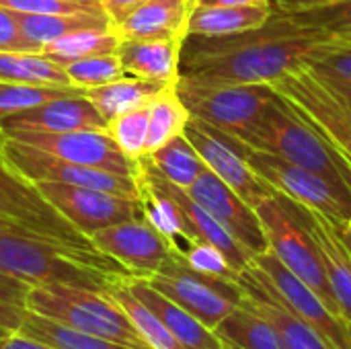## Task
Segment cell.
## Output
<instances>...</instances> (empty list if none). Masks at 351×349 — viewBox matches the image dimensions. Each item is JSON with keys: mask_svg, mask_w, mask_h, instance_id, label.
Instances as JSON below:
<instances>
[{"mask_svg": "<svg viewBox=\"0 0 351 349\" xmlns=\"http://www.w3.org/2000/svg\"><path fill=\"white\" fill-rule=\"evenodd\" d=\"M329 43H333L329 35L271 12L269 21L253 31L224 37L187 35L181 76L220 84H271Z\"/></svg>", "mask_w": 351, "mask_h": 349, "instance_id": "cell-1", "label": "cell"}, {"mask_svg": "<svg viewBox=\"0 0 351 349\" xmlns=\"http://www.w3.org/2000/svg\"><path fill=\"white\" fill-rule=\"evenodd\" d=\"M0 274L29 286L66 284L107 292L132 274L115 263L101 261L19 228H0Z\"/></svg>", "mask_w": 351, "mask_h": 349, "instance_id": "cell-2", "label": "cell"}, {"mask_svg": "<svg viewBox=\"0 0 351 349\" xmlns=\"http://www.w3.org/2000/svg\"><path fill=\"white\" fill-rule=\"evenodd\" d=\"M239 144L323 175L351 191V165L280 95Z\"/></svg>", "mask_w": 351, "mask_h": 349, "instance_id": "cell-3", "label": "cell"}, {"mask_svg": "<svg viewBox=\"0 0 351 349\" xmlns=\"http://www.w3.org/2000/svg\"><path fill=\"white\" fill-rule=\"evenodd\" d=\"M25 309L88 335L105 337L130 348L148 349L128 315L107 292L66 284L31 286Z\"/></svg>", "mask_w": 351, "mask_h": 349, "instance_id": "cell-4", "label": "cell"}, {"mask_svg": "<svg viewBox=\"0 0 351 349\" xmlns=\"http://www.w3.org/2000/svg\"><path fill=\"white\" fill-rule=\"evenodd\" d=\"M255 214L263 228L267 251L304 282L333 313H339L337 300L327 280L321 251L300 214V208L280 193H271L255 206Z\"/></svg>", "mask_w": 351, "mask_h": 349, "instance_id": "cell-5", "label": "cell"}, {"mask_svg": "<svg viewBox=\"0 0 351 349\" xmlns=\"http://www.w3.org/2000/svg\"><path fill=\"white\" fill-rule=\"evenodd\" d=\"M175 88L191 117L237 142L249 134L265 107L278 97L271 84H220L187 76H179Z\"/></svg>", "mask_w": 351, "mask_h": 349, "instance_id": "cell-6", "label": "cell"}, {"mask_svg": "<svg viewBox=\"0 0 351 349\" xmlns=\"http://www.w3.org/2000/svg\"><path fill=\"white\" fill-rule=\"evenodd\" d=\"M271 88L351 165V115L329 78L302 62L276 78Z\"/></svg>", "mask_w": 351, "mask_h": 349, "instance_id": "cell-7", "label": "cell"}, {"mask_svg": "<svg viewBox=\"0 0 351 349\" xmlns=\"http://www.w3.org/2000/svg\"><path fill=\"white\" fill-rule=\"evenodd\" d=\"M239 150L249 167L276 193L284 195L304 210L323 214L333 224L346 230L351 220V191L348 187L302 167L290 165L274 154L259 152L243 144H239Z\"/></svg>", "mask_w": 351, "mask_h": 349, "instance_id": "cell-8", "label": "cell"}, {"mask_svg": "<svg viewBox=\"0 0 351 349\" xmlns=\"http://www.w3.org/2000/svg\"><path fill=\"white\" fill-rule=\"evenodd\" d=\"M0 216L10 220L14 226L56 243L60 247L72 249L76 253L101 259L115 261L95 249L88 237L78 232L66 218H62L37 191V187L21 177L0 154ZM117 263V261H115Z\"/></svg>", "mask_w": 351, "mask_h": 349, "instance_id": "cell-9", "label": "cell"}, {"mask_svg": "<svg viewBox=\"0 0 351 349\" xmlns=\"http://www.w3.org/2000/svg\"><path fill=\"white\" fill-rule=\"evenodd\" d=\"M146 282L212 331L245 300V290L239 280L199 274L185 265L175 251L162 269L146 278Z\"/></svg>", "mask_w": 351, "mask_h": 349, "instance_id": "cell-10", "label": "cell"}, {"mask_svg": "<svg viewBox=\"0 0 351 349\" xmlns=\"http://www.w3.org/2000/svg\"><path fill=\"white\" fill-rule=\"evenodd\" d=\"M0 154L12 167V171H16L21 177H25L31 183H37V181L66 183V185L109 191V193L125 195L132 200H142L136 177L74 165V163L56 158L47 152H41L33 146L21 144L12 138H6L4 134H0Z\"/></svg>", "mask_w": 351, "mask_h": 349, "instance_id": "cell-11", "label": "cell"}, {"mask_svg": "<svg viewBox=\"0 0 351 349\" xmlns=\"http://www.w3.org/2000/svg\"><path fill=\"white\" fill-rule=\"evenodd\" d=\"M251 267L271 288V292L327 344V348L351 349L348 321L333 313L304 282H300L288 267H284L271 251L255 255Z\"/></svg>", "mask_w": 351, "mask_h": 349, "instance_id": "cell-12", "label": "cell"}, {"mask_svg": "<svg viewBox=\"0 0 351 349\" xmlns=\"http://www.w3.org/2000/svg\"><path fill=\"white\" fill-rule=\"evenodd\" d=\"M33 185L62 218L88 239L101 228L144 218L142 200L66 183L37 181Z\"/></svg>", "mask_w": 351, "mask_h": 349, "instance_id": "cell-13", "label": "cell"}, {"mask_svg": "<svg viewBox=\"0 0 351 349\" xmlns=\"http://www.w3.org/2000/svg\"><path fill=\"white\" fill-rule=\"evenodd\" d=\"M0 134L74 165L93 167V169L119 173L128 177H136L138 171V160H130L105 130H74V132L12 130Z\"/></svg>", "mask_w": 351, "mask_h": 349, "instance_id": "cell-14", "label": "cell"}, {"mask_svg": "<svg viewBox=\"0 0 351 349\" xmlns=\"http://www.w3.org/2000/svg\"><path fill=\"white\" fill-rule=\"evenodd\" d=\"M185 138L191 142V146L202 156L204 165L220 179L224 181L237 195H241L251 208H255L259 202L276 193L245 160V156L239 150L237 140L220 134L218 130L210 128L208 123L189 117L185 130Z\"/></svg>", "mask_w": 351, "mask_h": 349, "instance_id": "cell-15", "label": "cell"}, {"mask_svg": "<svg viewBox=\"0 0 351 349\" xmlns=\"http://www.w3.org/2000/svg\"><path fill=\"white\" fill-rule=\"evenodd\" d=\"M90 243L103 255L123 265L132 278H150L162 269L173 255L169 241L156 232L146 218L125 220L90 234Z\"/></svg>", "mask_w": 351, "mask_h": 349, "instance_id": "cell-16", "label": "cell"}, {"mask_svg": "<svg viewBox=\"0 0 351 349\" xmlns=\"http://www.w3.org/2000/svg\"><path fill=\"white\" fill-rule=\"evenodd\" d=\"M185 191L253 255L267 251V243L255 208H251L241 195H237L208 167Z\"/></svg>", "mask_w": 351, "mask_h": 349, "instance_id": "cell-17", "label": "cell"}, {"mask_svg": "<svg viewBox=\"0 0 351 349\" xmlns=\"http://www.w3.org/2000/svg\"><path fill=\"white\" fill-rule=\"evenodd\" d=\"M74 132V130H105V117L82 95H66L25 111L0 119V132Z\"/></svg>", "mask_w": 351, "mask_h": 349, "instance_id": "cell-18", "label": "cell"}, {"mask_svg": "<svg viewBox=\"0 0 351 349\" xmlns=\"http://www.w3.org/2000/svg\"><path fill=\"white\" fill-rule=\"evenodd\" d=\"M300 214L321 251V259L325 263L327 280L337 300L339 313L351 323V249L343 237V228L333 224L323 214L304 208H300Z\"/></svg>", "mask_w": 351, "mask_h": 349, "instance_id": "cell-19", "label": "cell"}, {"mask_svg": "<svg viewBox=\"0 0 351 349\" xmlns=\"http://www.w3.org/2000/svg\"><path fill=\"white\" fill-rule=\"evenodd\" d=\"M195 0H144L115 29L121 39L185 41Z\"/></svg>", "mask_w": 351, "mask_h": 349, "instance_id": "cell-20", "label": "cell"}, {"mask_svg": "<svg viewBox=\"0 0 351 349\" xmlns=\"http://www.w3.org/2000/svg\"><path fill=\"white\" fill-rule=\"evenodd\" d=\"M183 41L173 39H121L115 56L128 76L177 84L181 76Z\"/></svg>", "mask_w": 351, "mask_h": 349, "instance_id": "cell-21", "label": "cell"}, {"mask_svg": "<svg viewBox=\"0 0 351 349\" xmlns=\"http://www.w3.org/2000/svg\"><path fill=\"white\" fill-rule=\"evenodd\" d=\"M239 284L243 286L249 300L276 325L284 349H329L327 344L300 319L296 317L261 280V276L249 265L239 276Z\"/></svg>", "mask_w": 351, "mask_h": 349, "instance_id": "cell-22", "label": "cell"}, {"mask_svg": "<svg viewBox=\"0 0 351 349\" xmlns=\"http://www.w3.org/2000/svg\"><path fill=\"white\" fill-rule=\"evenodd\" d=\"M125 284L130 292L162 321V325L175 335L181 346L187 349H226L212 329H208L185 309L162 296L144 278H128Z\"/></svg>", "mask_w": 351, "mask_h": 349, "instance_id": "cell-23", "label": "cell"}, {"mask_svg": "<svg viewBox=\"0 0 351 349\" xmlns=\"http://www.w3.org/2000/svg\"><path fill=\"white\" fill-rule=\"evenodd\" d=\"M214 333L226 349H284L276 325L249 300H245L226 315Z\"/></svg>", "mask_w": 351, "mask_h": 349, "instance_id": "cell-24", "label": "cell"}, {"mask_svg": "<svg viewBox=\"0 0 351 349\" xmlns=\"http://www.w3.org/2000/svg\"><path fill=\"white\" fill-rule=\"evenodd\" d=\"M271 6L257 4H239V6H202L195 4L189 23L187 35L197 37H224L263 27L271 16Z\"/></svg>", "mask_w": 351, "mask_h": 349, "instance_id": "cell-25", "label": "cell"}, {"mask_svg": "<svg viewBox=\"0 0 351 349\" xmlns=\"http://www.w3.org/2000/svg\"><path fill=\"white\" fill-rule=\"evenodd\" d=\"M169 86H175V84H162V82L144 80V78L125 74L119 80H113L109 84L86 88V91H82V95L95 105V109L109 123L117 115H123L128 111L150 105V101Z\"/></svg>", "mask_w": 351, "mask_h": 349, "instance_id": "cell-26", "label": "cell"}, {"mask_svg": "<svg viewBox=\"0 0 351 349\" xmlns=\"http://www.w3.org/2000/svg\"><path fill=\"white\" fill-rule=\"evenodd\" d=\"M12 12V10H10ZM14 21L37 47H43L64 35L82 29H107L113 27L105 14L99 12H60V14H31L12 12Z\"/></svg>", "mask_w": 351, "mask_h": 349, "instance_id": "cell-27", "label": "cell"}, {"mask_svg": "<svg viewBox=\"0 0 351 349\" xmlns=\"http://www.w3.org/2000/svg\"><path fill=\"white\" fill-rule=\"evenodd\" d=\"M0 80L37 86H72L64 66L33 51H0Z\"/></svg>", "mask_w": 351, "mask_h": 349, "instance_id": "cell-28", "label": "cell"}, {"mask_svg": "<svg viewBox=\"0 0 351 349\" xmlns=\"http://www.w3.org/2000/svg\"><path fill=\"white\" fill-rule=\"evenodd\" d=\"M119 41H121V37L115 33L113 27L82 29V31H74L70 35H64V37L43 45L39 53L60 66H68V64L84 60V58L115 53Z\"/></svg>", "mask_w": 351, "mask_h": 349, "instance_id": "cell-29", "label": "cell"}, {"mask_svg": "<svg viewBox=\"0 0 351 349\" xmlns=\"http://www.w3.org/2000/svg\"><path fill=\"white\" fill-rule=\"evenodd\" d=\"M16 333L58 349H136L117 344V341H111V339H105V337H97V335H88V333L70 329L58 321L45 319L31 311H27Z\"/></svg>", "mask_w": 351, "mask_h": 349, "instance_id": "cell-30", "label": "cell"}, {"mask_svg": "<svg viewBox=\"0 0 351 349\" xmlns=\"http://www.w3.org/2000/svg\"><path fill=\"white\" fill-rule=\"evenodd\" d=\"M148 160L167 181L181 189H189V185L206 171L202 156L185 138V134L175 136L158 150L150 152Z\"/></svg>", "mask_w": 351, "mask_h": 349, "instance_id": "cell-31", "label": "cell"}, {"mask_svg": "<svg viewBox=\"0 0 351 349\" xmlns=\"http://www.w3.org/2000/svg\"><path fill=\"white\" fill-rule=\"evenodd\" d=\"M107 294L121 306V311L128 315V319L132 321V325L136 327V331L140 333L142 341L148 346V349H187L175 339V335L162 325V321L150 309H146L130 292L125 280L115 282L107 290Z\"/></svg>", "mask_w": 351, "mask_h": 349, "instance_id": "cell-32", "label": "cell"}, {"mask_svg": "<svg viewBox=\"0 0 351 349\" xmlns=\"http://www.w3.org/2000/svg\"><path fill=\"white\" fill-rule=\"evenodd\" d=\"M189 117L191 115H189L187 107L183 105V101L179 99L175 86H169L160 95H156L148 105L146 152L150 154V152L158 150L162 144H167L169 140H173L175 136L183 134Z\"/></svg>", "mask_w": 351, "mask_h": 349, "instance_id": "cell-33", "label": "cell"}, {"mask_svg": "<svg viewBox=\"0 0 351 349\" xmlns=\"http://www.w3.org/2000/svg\"><path fill=\"white\" fill-rule=\"evenodd\" d=\"M294 23L321 31L329 35L333 41L339 43H351V0H341L329 6L311 8L294 14H286Z\"/></svg>", "mask_w": 351, "mask_h": 349, "instance_id": "cell-34", "label": "cell"}, {"mask_svg": "<svg viewBox=\"0 0 351 349\" xmlns=\"http://www.w3.org/2000/svg\"><path fill=\"white\" fill-rule=\"evenodd\" d=\"M109 136L115 140L119 150L130 158V160H140L144 158L146 152V142H148V105L128 111L123 115H117L107 123Z\"/></svg>", "mask_w": 351, "mask_h": 349, "instance_id": "cell-35", "label": "cell"}, {"mask_svg": "<svg viewBox=\"0 0 351 349\" xmlns=\"http://www.w3.org/2000/svg\"><path fill=\"white\" fill-rule=\"evenodd\" d=\"M80 88H62V86H37V84H19L0 80V119L25 111L29 107L53 101L66 95H78Z\"/></svg>", "mask_w": 351, "mask_h": 349, "instance_id": "cell-36", "label": "cell"}, {"mask_svg": "<svg viewBox=\"0 0 351 349\" xmlns=\"http://www.w3.org/2000/svg\"><path fill=\"white\" fill-rule=\"evenodd\" d=\"M64 70H66L72 86H76L80 91L103 86V84H109V82L125 76V70L121 68V62L117 60L115 53L84 58V60L64 66Z\"/></svg>", "mask_w": 351, "mask_h": 349, "instance_id": "cell-37", "label": "cell"}, {"mask_svg": "<svg viewBox=\"0 0 351 349\" xmlns=\"http://www.w3.org/2000/svg\"><path fill=\"white\" fill-rule=\"evenodd\" d=\"M308 64L319 74L329 78L343 95L351 97V43L333 41L319 49Z\"/></svg>", "mask_w": 351, "mask_h": 349, "instance_id": "cell-38", "label": "cell"}, {"mask_svg": "<svg viewBox=\"0 0 351 349\" xmlns=\"http://www.w3.org/2000/svg\"><path fill=\"white\" fill-rule=\"evenodd\" d=\"M185 265H189L191 269L206 274V276H214V278H224V280H239V272L228 263V259L224 257V253L220 249H216L214 245L206 243V241H193L181 255H179Z\"/></svg>", "mask_w": 351, "mask_h": 349, "instance_id": "cell-39", "label": "cell"}, {"mask_svg": "<svg viewBox=\"0 0 351 349\" xmlns=\"http://www.w3.org/2000/svg\"><path fill=\"white\" fill-rule=\"evenodd\" d=\"M0 6L12 12H31V14H60V12H97L82 4L70 0H0ZM103 14V12H99Z\"/></svg>", "mask_w": 351, "mask_h": 349, "instance_id": "cell-40", "label": "cell"}, {"mask_svg": "<svg viewBox=\"0 0 351 349\" xmlns=\"http://www.w3.org/2000/svg\"><path fill=\"white\" fill-rule=\"evenodd\" d=\"M0 51H33V53L41 51V47H37L31 39H27V35L14 21L12 12L2 6H0Z\"/></svg>", "mask_w": 351, "mask_h": 349, "instance_id": "cell-41", "label": "cell"}, {"mask_svg": "<svg viewBox=\"0 0 351 349\" xmlns=\"http://www.w3.org/2000/svg\"><path fill=\"white\" fill-rule=\"evenodd\" d=\"M31 286L16 280V278H10L6 274H0V300L2 302H10V304H16V306H25V300H27V294H29Z\"/></svg>", "mask_w": 351, "mask_h": 349, "instance_id": "cell-42", "label": "cell"}, {"mask_svg": "<svg viewBox=\"0 0 351 349\" xmlns=\"http://www.w3.org/2000/svg\"><path fill=\"white\" fill-rule=\"evenodd\" d=\"M105 16L111 21L113 27H117L136 6H140L144 0H97Z\"/></svg>", "mask_w": 351, "mask_h": 349, "instance_id": "cell-43", "label": "cell"}, {"mask_svg": "<svg viewBox=\"0 0 351 349\" xmlns=\"http://www.w3.org/2000/svg\"><path fill=\"white\" fill-rule=\"evenodd\" d=\"M335 2H341V0H271V10L278 14H294V12H302L311 8L329 6Z\"/></svg>", "mask_w": 351, "mask_h": 349, "instance_id": "cell-44", "label": "cell"}, {"mask_svg": "<svg viewBox=\"0 0 351 349\" xmlns=\"http://www.w3.org/2000/svg\"><path fill=\"white\" fill-rule=\"evenodd\" d=\"M25 315H27L25 306H16V304L0 300V327L2 329H8V331L16 333L21 323H23V319H25Z\"/></svg>", "mask_w": 351, "mask_h": 349, "instance_id": "cell-45", "label": "cell"}, {"mask_svg": "<svg viewBox=\"0 0 351 349\" xmlns=\"http://www.w3.org/2000/svg\"><path fill=\"white\" fill-rule=\"evenodd\" d=\"M0 349H58L53 346H47V344H41L37 339H29V337H23L19 333H10L8 337L0 339Z\"/></svg>", "mask_w": 351, "mask_h": 349, "instance_id": "cell-46", "label": "cell"}, {"mask_svg": "<svg viewBox=\"0 0 351 349\" xmlns=\"http://www.w3.org/2000/svg\"><path fill=\"white\" fill-rule=\"evenodd\" d=\"M202 6H239V4H253L251 0H195Z\"/></svg>", "mask_w": 351, "mask_h": 349, "instance_id": "cell-47", "label": "cell"}, {"mask_svg": "<svg viewBox=\"0 0 351 349\" xmlns=\"http://www.w3.org/2000/svg\"><path fill=\"white\" fill-rule=\"evenodd\" d=\"M70 2H76V4H82V6H86V8H90V10H97V12H103L97 0H70ZM103 14H105V12H103Z\"/></svg>", "mask_w": 351, "mask_h": 349, "instance_id": "cell-48", "label": "cell"}, {"mask_svg": "<svg viewBox=\"0 0 351 349\" xmlns=\"http://www.w3.org/2000/svg\"><path fill=\"white\" fill-rule=\"evenodd\" d=\"M0 228H19V226H14L10 220H6L4 216H0ZM19 230H23V228H19ZM27 232V230H25Z\"/></svg>", "mask_w": 351, "mask_h": 349, "instance_id": "cell-49", "label": "cell"}, {"mask_svg": "<svg viewBox=\"0 0 351 349\" xmlns=\"http://www.w3.org/2000/svg\"><path fill=\"white\" fill-rule=\"evenodd\" d=\"M257 6H271V0H251Z\"/></svg>", "mask_w": 351, "mask_h": 349, "instance_id": "cell-50", "label": "cell"}, {"mask_svg": "<svg viewBox=\"0 0 351 349\" xmlns=\"http://www.w3.org/2000/svg\"><path fill=\"white\" fill-rule=\"evenodd\" d=\"M335 88H337V86H335ZM337 91H339V88H337ZM339 93H341V91H339ZM341 97L346 99V105H348V111H350V115H351V97H348V95H343V93H341Z\"/></svg>", "mask_w": 351, "mask_h": 349, "instance_id": "cell-51", "label": "cell"}, {"mask_svg": "<svg viewBox=\"0 0 351 349\" xmlns=\"http://www.w3.org/2000/svg\"><path fill=\"white\" fill-rule=\"evenodd\" d=\"M10 333H12V331H8V329H2V327H0V339H4V337H8Z\"/></svg>", "mask_w": 351, "mask_h": 349, "instance_id": "cell-52", "label": "cell"}, {"mask_svg": "<svg viewBox=\"0 0 351 349\" xmlns=\"http://www.w3.org/2000/svg\"><path fill=\"white\" fill-rule=\"evenodd\" d=\"M343 232H346V234H348V237H350V239H351V220H350V224L346 226V230H343Z\"/></svg>", "mask_w": 351, "mask_h": 349, "instance_id": "cell-53", "label": "cell"}, {"mask_svg": "<svg viewBox=\"0 0 351 349\" xmlns=\"http://www.w3.org/2000/svg\"><path fill=\"white\" fill-rule=\"evenodd\" d=\"M343 237H346V241H348V245H350V249H351V239L346 234V232H343Z\"/></svg>", "mask_w": 351, "mask_h": 349, "instance_id": "cell-54", "label": "cell"}, {"mask_svg": "<svg viewBox=\"0 0 351 349\" xmlns=\"http://www.w3.org/2000/svg\"><path fill=\"white\" fill-rule=\"evenodd\" d=\"M348 327H350V333H351V323H350V321H348Z\"/></svg>", "mask_w": 351, "mask_h": 349, "instance_id": "cell-55", "label": "cell"}]
</instances>
